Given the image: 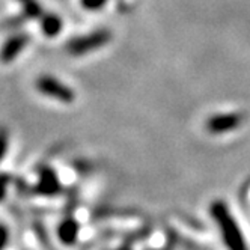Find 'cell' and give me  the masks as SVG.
Wrapping results in <instances>:
<instances>
[{
    "label": "cell",
    "instance_id": "obj_1",
    "mask_svg": "<svg viewBox=\"0 0 250 250\" xmlns=\"http://www.w3.org/2000/svg\"><path fill=\"white\" fill-rule=\"evenodd\" d=\"M209 212H211L212 219L219 225L223 243L228 247V250H249L243 232L238 228L237 220L230 214V211L225 202H222V201L212 202Z\"/></svg>",
    "mask_w": 250,
    "mask_h": 250
},
{
    "label": "cell",
    "instance_id": "obj_2",
    "mask_svg": "<svg viewBox=\"0 0 250 250\" xmlns=\"http://www.w3.org/2000/svg\"><path fill=\"white\" fill-rule=\"evenodd\" d=\"M110 32L109 30H98L94 33L84 35V37H79L71 40L66 44V50L69 55L73 56H80L84 55V53H89L92 50L101 48L103 45H105L107 42L110 41Z\"/></svg>",
    "mask_w": 250,
    "mask_h": 250
},
{
    "label": "cell",
    "instance_id": "obj_3",
    "mask_svg": "<svg viewBox=\"0 0 250 250\" xmlns=\"http://www.w3.org/2000/svg\"><path fill=\"white\" fill-rule=\"evenodd\" d=\"M37 87L38 91L45 95L50 97L53 100H58L62 103H73L76 98V94L71 87H68L65 83L59 82L58 79L51 77V76H42L38 79L37 82Z\"/></svg>",
    "mask_w": 250,
    "mask_h": 250
},
{
    "label": "cell",
    "instance_id": "obj_4",
    "mask_svg": "<svg viewBox=\"0 0 250 250\" xmlns=\"http://www.w3.org/2000/svg\"><path fill=\"white\" fill-rule=\"evenodd\" d=\"M243 118L238 113H223L211 116L207 121V130L212 134H223L228 131L235 130L241 124Z\"/></svg>",
    "mask_w": 250,
    "mask_h": 250
},
{
    "label": "cell",
    "instance_id": "obj_5",
    "mask_svg": "<svg viewBox=\"0 0 250 250\" xmlns=\"http://www.w3.org/2000/svg\"><path fill=\"white\" fill-rule=\"evenodd\" d=\"M29 42V37L24 33H19V35H14L11 37L0 50V61L9 63L12 62L17 56L20 55V51L27 45Z\"/></svg>",
    "mask_w": 250,
    "mask_h": 250
},
{
    "label": "cell",
    "instance_id": "obj_6",
    "mask_svg": "<svg viewBox=\"0 0 250 250\" xmlns=\"http://www.w3.org/2000/svg\"><path fill=\"white\" fill-rule=\"evenodd\" d=\"M59 190H61V184L58 181L55 172L47 169L41 176L40 184L37 186V191L41 194H56Z\"/></svg>",
    "mask_w": 250,
    "mask_h": 250
},
{
    "label": "cell",
    "instance_id": "obj_7",
    "mask_svg": "<svg viewBox=\"0 0 250 250\" xmlns=\"http://www.w3.org/2000/svg\"><path fill=\"white\" fill-rule=\"evenodd\" d=\"M58 235H59V240L63 243V244H74L76 240H77V235H79V225L77 222L74 220H65L59 225V229H58Z\"/></svg>",
    "mask_w": 250,
    "mask_h": 250
},
{
    "label": "cell",
    "instance_id": "obj_8",
    "mask_svg": "<svg viewBox=\"0 0 250 250\" xmlns=\"http://www.w3.org/2000/svg\"><path fill=\"white\" fill-rule=\"evenodd\" d=\"M41 27H42L44 35H47V37H56V35L62 29V20L59 19L58 15L48 14V15L44 17Z\"/></svg>",
    "mask_w": 250,
    "mask_h": 250
},
{
    "label": "cell",
    "instance_id": "obj_9",
    "mask_svg": "<svg viewBox=\"0 0 250 250\" xmlns=\"http://www.w3.org/2000/svg\"><path fill=\"white\" fill-rule=\"evenodd\" d=\"M23 8H24V14L27 17H40L41 15V6L37 0H20Z\"/></svg>",
    "mask_w": 250,
    "mask_h": 250
},
{
    "label": "cell",
    "instance_id": "obj_10",
    "mask_svg": "<svg viewBox=\"0 0 250 250\" xmlns=\"http://www.w3.org/2000/svg\"><path fill=\"white\" fill-rule=\"evenodd\" d=\"M80 3L87 11H98L107 3V0H80Z\"/></svg>",
    "mask_w": 250,
    "mask_h": 250
},
{
    "label": "cell",
    "instance_id": "obj_11",
    "mask_svg": "<svg viewBox=\"0 0 250 250\" xmlns=\"http://www.w3.org/2000/svg\"><path fill=\"white\" fill-rule=\"evenodd\" d=\"M8 238H9V232L8 229L3 226V225H0V250H3L8 244Z\"/></svg>",
    "mask_w": 250,
    "mask_h": 250
},
{
    "label": "cell",
    "instance_id": "obj_12",
    "mask_svg": "<svg viewBox=\"0 0 250 250\" xmlns=\"http://www.w3.org/2000/svg\"><path fill=\"white\" fill-rule=\"evenodd\" d=\"M8 149V139L3 133H0V160H2Z\"/></svg>",
    "mask_w": 250,
    "mask_h": 250
},
{
    "label": "cell",
    "instance_id": "obj_13",
    "mask_svg": "<svg viewBox=\"0 0 250 250\" xmlns=\"http://www.w3.org/2000/svg\"><path fill=\"white\" fill-rule=\"evenodd\" d=\"M6 183H8L6 178H0V199H2V198H3V194H5V187H6Z\"/></svg>",
    "mask_w": 250,
    "mask_h": 250
}]
</instances>
